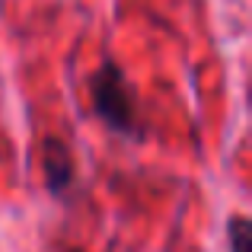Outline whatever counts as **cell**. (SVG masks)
Returning <instances> with one entry per match:
<instances>
[{
  "instance_id": "6da1fadb",
  "label": "cell",
  "mask_w": 252,
  "mask_h": 252,
  "mask_svg": "<svg viewBox=\"0 0 252 252\" xmlns=\"http://www.w3.org/2000/svg\"><path fill=\"white\" fill-rule=\"evenodd\" d=\"M93 102H96V112L105 118L109 128L122 131V134H141L134 96H131L128 83L118 74L115 64H105V67L93 77Z\"/></svg>"
},
{
  "instance_id": "7a4b0ae2",
  "label": "cell",
  "mask_w": 252,
  "mask_h": 252,
  "mask_svg": "<svg viewBox=\"0 0 252 252\" xmlns=\"http://www.w3.org/2000/svg\"><path fill=\"white\" fill-rule=\"evenodd\" d=\"M74 179V160H70L67 147L61 141L45 144V182L51 191H64Z\"/></svg>"
},
{
  "instance_id": "3957f363",
  "label": "cell",
  "mask_w": 252,
  "mask_h": 252,
  "mask_svg": "<svg viewBox=\"0 0 252 252\" xmlns=\"http://www.w3.org/2000/svg\"><path fill=\"white\" fill-rule=\"evenodd\" d=\"M230 246H233V252L249 249V220L246 217H236V220L230 223Z\"/></svg>"
}]
</instances>
